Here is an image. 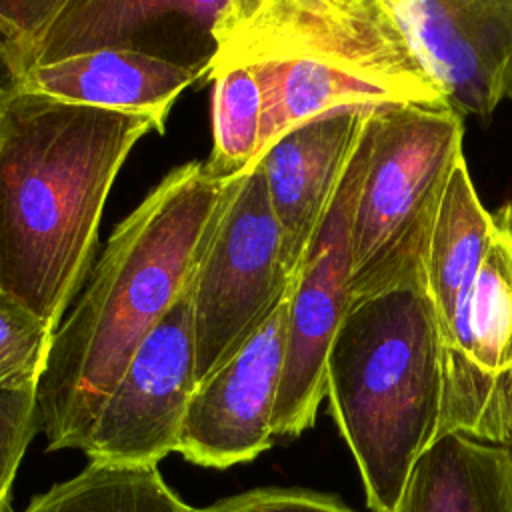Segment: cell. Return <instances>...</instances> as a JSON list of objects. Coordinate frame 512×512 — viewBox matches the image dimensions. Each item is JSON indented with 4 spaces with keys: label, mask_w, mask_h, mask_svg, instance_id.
Returning <instances> with one entry per match:
<instances>
[{
    "label": "cell",
    "mask_w": 512,
    "mask_h": 512,
    "mask_svg": "<svg viewBox=\"0 0 512 512\" xmlns=\"http://www.w3.org/2000/svg\"><path fill=\"white\" fill-rule=\"evenodd\" d=\"M230 180L180 164L116 224L36 386L48 452L82 448L132 354L190 286Z\"/></svg>",
    "instance_id": "cell-1"
},
{
    "label": "cell",
    "mask_w": 512,
    "mask_h": 512,
    "mask_svg": "<svg viewBox=\"0 0 512 512\" xmlns=\"http://www.w3.org/2000/svg\"><path fill=\"white\" fill-rule=\"evenodd\" d=\"M150 116L20 92L0 106V292L52 334L94 266L112 184Z\"/></svg>",
    "instance_id": "cell-2"
},
{
    "label": "cell",
    "mask_w": 512,
    "mask_h": 512,
    "mask_svg": "<svg viewBox=\"0 0 512 512\" xmlns=\"http://www.w3.org/2000/svg\"><path fill=\"white\" fill-rule=\"evenodd\" d=\"M212 38L206 76L242 66L260 86L254 160L284 132L338 108H448L384 0H226Z\"/></svg>",
    "instance_id": "cell-3"
},
{
    "label": "cell",
    "mask_w": 512,
    "mask_h": 512,
    "mask_svg": "<svg viewBox=\"0 0 512 512\" xmlns=\"http://www.w3.org/2000/svg\"><path fill=\"white\" fill-rule=\"evenodd\" d=\"M330 414L358 466L372 512H396L442 416V340L426 250L352 296L326 360Z\"/></svg>",
    "instance_id": "cell-4"
},
{
    "label": "cell",
    "mask_w": 512,
    "mask_h": 512,
    "mask_svg": "<svg viewBox=\"0 0 512 512\" xmlns=\"http://www.w3.org/2000/svg\"><path fill=\"white\" fill-rule=\"evenodd\" d=\"M464 118L450 108L380 106L352 222L350 298L366 294L428 248Z\"/></svg>",
    "instance_id": "cell-5"
},
{
    "label": "cell",
    "mask_w": 512,
    "mask_h": 512,
    "mask_svg": "<svg viewBox=\"0 0 512 512\" xmlns=\"http://www.w3.org/2000/svg\"><path fill=\"white\" fill-rule=\"evenodd\" d=\"M258 164L232 176L192 276L196 382L230 360L292 288Z\"/></svg>",
    "instance_id": "cell-6"
},
{
    "label": "cell",
    "mask_w": 512,
    "mask_h": 512,
    "mask_svg": "<svg viewBox=\"0 0 512 512\" xmlns=\"http://www.w3.org/2000/svg\"><path fill=\"white\" fill-rule=\"evenodd\" d=\"M374 110L362 120L340 184L294 278L274 438H298L312 428L326 398V360L350 302L352 222L372 150Z\"/></svg>",
    "instance_id": "cell-7"
},
{
    "label": "cell",
    "mask_w": 512,
    "mask_h": 512,
    "mask_svg": "<svg viewBox=\"0 0 512 512\" xmlns=\"http://www.w3.org/2000/svg\"><path fill=\"white\" fill-rule=\"evenodd\" d=\"M450 432L512 448V198L492 212L476 280L442 340V416Z\"/></svg>",
    "instance_id": "cell-8"
},
{
    "label": "cell",
    "mask_w": 512,
    "mask_h": 512,
    "mask_svg": "<svg viewBox=\"0 0 512 512\" xmlns=\"http://www.w3.org/2000/svg\"><path fill=\"white\" fill-rule=\"evenodd\" d=\"M192 282L132 354L82 452L90 462L158 466L178 452L196 382Z\"/></svg>",
    "instance_id": "cell-9"
},
{
    "label": "cell",
    "mask_w": 512,
    "mask_h": 512,
    "mask_svg": "<svg viewBox=\"0 0 512 512\" xmlns=\"http://www.w3.org/2000/svg\"><path fill=\"white\" fill-rule=\"evenodd\" d=\"M456 114L488 118L512 98V0H384Z\"/></svg>",
    "instance_id": "cell-10"
},
{
    "label": "cell",
    "mask_w": 512,
    "mask_h": 512,
    "mask_svg": "<svg viewBox=\"0 0 512 512\" xmlns=\"http://www.w3.org/2000/svg\"><path fill=\"white\" fill-rule=\"evenodd\" d=\"M290 294L292 288L238 352L196 386L178 444L184 460L224 470L258 458L274 444Z\"/></svg>",
    "instance_id": "cell-11"
},
{
    "label": "cell",
    "mask_w": 512,
    "mask_h": 512,
    "mask_svg": "<svg viewBox=\"0 0 512 512\" xmlns=\"http://www.w3.org/2000/svg\"><path fill=\"white\" fill-rule=\"evenodd\" d=\"M370 108H338L284 132L260 154L268 198L282 234V260L296 278L340 184Z\"/></svg>",
    "instance_id": "cell-12"
},
{
    "label": "cell",
    "mask_w": 512,
    "mask_h": 512,
    "mask_svg": "<svg viewBox=\"0 0 512 512\" xmlns=\"http://www.w3.org/2000/svg\"><path fill=\"white\" fill-rule=\"evenodd\" d=\"M204 70L140 50L102 48L30 68L24 92L134 112L166 124L178 96Z\"/></svg>",
    "instance_id": "cell-13"
},
{
    "label": "cell",
    "mask_w": 512,
    "mask_h": 512,
    "mask_svg": "<svg viewBox=\"0 0 512 512\" xmlns=\"http://www.w3.org/2000/svg\"><path fill=\"white\" fill-rule=\"evenodd\" d=\"M396 512H512V448L458 432L436 438Z\"/></svg>",
    "instance_id": "cell-14"
},
{
    "label": "cell",
    "mask_w": 512,
    "mask_h": 512,
    "mask_svg": "<svg viewBox=\"0 0 512 512\" xmlns=\"http://www.w3.org/2000/svg\"><path fill=\"white\" fill-rule=\"evenodd\" d=\"M492 232V212L484 208L462 154L442 190L426 248V284L440 328L452 324L476 280Z\"/></svg>",
    "instance_id": "cell-15"
},
{
    "label": "cell",
    "mask_w": 512,
    "mask_h": 512,
    "mask_svg": "<svg viewBox=\"0 0 512 512\" xmlns=\"http://www.w3.org/2000/svg\"><path fill=\"white\" fill-rule=\"evenodd\" d=\"M158 466L88 462L76 476L36 494L22 512H192Z\"/></svg>",
    "instance_id": "cell-16"
},
{
    "label": "cell",
    "mask_w": 512,
    "mask_h": 512,
    "mask_svg": "<svg viewBox=\"0 0 512 512\" xmlns=\"http://www.w3.org/2000/svg\"><path fill=\"white\" fill-rule=\"evenodd\" d=\"M212 152L206 166L220 178L246 170L258 154L262 128V92L250 70L228 66L210 72Z\"/></svg>",
    "instance_id": "cell-17"
},
{
    "label": "cell",
    "mask_w": 512,
    "mask_h": 512,
    "mask_svg": "<svg viewBox=\"0 0 512 512\" xmlns=\"http://www.w3.org/2000/svg\"><path fill=\"white\" fill-rule=\"evenodd\" d=\"M52 332L0 292V388H36Z\"/></svg>",
    "instance_id": "cell-18"
},
{
    "label": "cell",
    "mask_w": 512,
    "mask_h": 512,
    "mask_svg": "<svg viewBox=\"0 0 512 512\" xmlns=\"http://www.w3.org/2000/svg\"><path fill=\"white\" fill-rule=\"evenodd\" d=\"M52 2H0V106L24 92L34 64V42Z\"/></svg>",
    "instance_id": "cell-19"
},
{
    "label": "cell",
    "mask_w": 512,
    "mask_h": 512,
    "mask_svg": "<svg viewBox=\"0 0 512 512\" xmlns=\"http://www.w3.org/2000/svg\"><path fill=\"white\" fill-rule=\"evenodd\" d=\"M38 430L36 388H0V512H10L18 466Z\"/></svg>",
    "instance_id": "cell-20"
},
{
    "label": "cell",
    "mask_w": 512,
    "mask_h": 512,
    "mask_svg": "<svg viewBox=\"0 0 512 512\" xmlns=\"http://www.w3.org/2000/svg\"><path fill=\"white\" fill-rule=\"evenodd\" d=\"M192 512H356L338 496L306 488H254Z\"/></svg>",
    "instance_id": "cell-21"
}]
</instances>
